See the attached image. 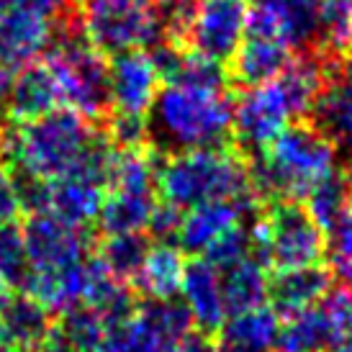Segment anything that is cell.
I'll list each match as a JSON object with an SVG mask.
<instances>
[{"instance_id":"7402d4cb","label":"cell","mask_w":352,"mask_h":352,"mask_svg":"<svg viewBox=\"0 0 352 352\" xmlns=\"http://www.w3.org/2000/svg\"><path fill=\"white\" fill-rule=\"evenodd\" d=\"M219 273H221V294H224L226 316L267 303L270 267L257 254H247L239 263L221 267Z\"/></svg>"},{"instance_id":"ac0fdd59","label":"cell","mask_w":352,"mask_h":352,"mask_svg":"<svg viewBox=\"0 0 352 352\" xmlns=\"http://www.w3.org/2000/svg\"><path fill=\"white\" fill-rule=\"evenodd\" d=\"M54 314L29 294H8L0 298V322L16 352H39L54 327Z\"/></svg>"},{"instance_id":"bcb514c9","label":"cell","mask_w":352,"mask_h":352,"mask_svg":"<svg viewBox=\"0 0 352 352\" xmlns=\"http://www.w3.org/2000/svg\"><path fill=\"white\" fill-rule=\"evenodd\" d=\"M340 347H347V350H352V334H350V337H347V340H344L342 344H340Z\"/></svg>"},{"instance_id":"5bb4252c","label":"cell","mask_w":352,"mask_h":352,"mask_svg":"<svg viewBox=\"0 0 352 352\" xmlns=\"http://www.w3.org/2000/svg\"><path fill=\"white\" fill-rule=\"evenodd\" d=\"M54 41V21L29 13V10L8 8L0 16V59L10 72L39 62Z\"/></svg>"},{"instance_id":"ee69618b","label":"cell","mask_w":352,"mask_h":352,"mask_svg":"<svg viewBox=\"0 0 352 352\" xmlns=\"http://www.w3.org/2000/svg\"><path fill=\"white\" fill-rule=\"evenodd\" d=\"M0 352H16L13 350V342H10L8 332H6V327L0 322Z\"/></svg>"},{"instance_id":"4316f807","label":"cell","mask_w":352,"mask_h":352,"mask_svg":"<svg viewBox=\"0 0 352 352\" xmlns=\"http://www.w3.org/2000/svg\"><path fill=\"white\" fill-rule=\"evenodd\" d=\"M96 247H98L96 257L106 265L108 273L118 278L121 283L131 285L152 242L144 232H131V234H103L100 239H96Z\"/></svg>"},{"instance_id":"52a82bcc","label":"cell","mask_w":352,"mask_h":352,"mask_svg":"<svg viewBox=\"0 0 352 352\" xmlns=\"http://www.w3.org/2000/svg\"><path fill=\"white\" fill-rule=\"evenodd\" d=\"M250 0H196L162 16L167 39L201 57L229 65L247 34Z\"/></svg>"},{"instance_id":"6da1fadb","label":"cell","mask_w":352,"mask_h":352,"mask_svg":"<svg viewBox=\"0 0 352 352\" xmlns=\"http://www.w3.org/2000/svg\"><path fill=\"white\" fill-rule=\"evenodd\" d=\"M340 170V149L314 121H294L250 162L257 198L303 201Z\"/></svg>"},{"instance_id":"7c38bea8","label":"cell","mask_w":352,"mask_h":352,"mask_svg":"<svg viewBox=\"0 0 352 352\" xmlns=\"http://www.w3.org/2000/svg\"><path fill=\"white\" fill-rule=\"evenodd\" d=\"M111 75V111L131 113V116H149L160 93L162 78L157 72L149 52L134 50L108 59Z\"/></svg>"},{"instance_id":"816d5d0a","label":"cell","mask_w":352,"mask_h":352,"mask_svg":"<svg viewBox=\"0 0 352 352\" xmlns=\"http://www.w3.org/2000/svg\"><path fill=\"white\" fill-rule=\"evenodd\" d=\"M350 183H352V175H350Z\"/></svg>"},{"instance_id":"484cf974","label":"cell","mask_w":352,"mask_h":352,"mask_svg":"<svg viewBox=\"0 0 352 352\" xmlns=\"http://www.w3.org/2000/svg\"><path fill=\"white\" fill-rule=\"evenodd\" d=\"M160 152L152 144L134 149H116L111 165V190H131V193H157V170Z\"/></svg>"},{"instance_id":"8d00e7d4","label":"cell","mask_w":352,"mask_h":352,"mask_svg":"<svg viewBox=\"0 0 352 352\" xmlns=\"http://www.w3.org/2000/svg\"><path fill=\"white\" fill-rule=\"evenodd\" d=\"M10 175H13V186L19 193L21 214L34 216V214H50V201H52V180L41 175H34L23 167L10 165Z\"/></svg>"},{"instance_id":"b9f144b4","label":"cell","mask_w":352,"mask_h":352,"mask_svg":"<svg viewBox=\"0 0 352 352\" xmlns=\"http://www.w3.org/2000/svg\"><path fill=\"white\" fill-rule=\"evenodd\" d=\"M157 6V10H162V13H167V10H175V8H188V6H193L196 0H152Z\"/></svg>"},{"instance_id":"1f68e13d","label":"cell","mask_w":352,"mask_h":352,"mask_svg":"<svg viewBox=\"0 0 352 352\" xmlns=\"http://www.w3.org/2000/svg\"><path fill=\"white\" fill-rule=\"evenodd\" d=\"M229 82V69L221 62H214L208 57H201L196 52L183 50L177 59L173 75L167 78L165 85H188V88L204 90H226Z\"/></svg>"},{"instance_id":"60d3db41","label":"cell","mask_w":352,"mask_h":352,"mask_svg":"<svg viewBox=\"0 0 352 352\" xmlns=\"http://www.w3.org/2000/svg\"><path fill=\"white\" fill-rule=\"evenodd\" d=\"M8 8L29 10L36 16H44L50 21H59L62 16H67L72 8V0H6Z\"/></svg>"},{"instance_id":"7dc6e473","label":"cell","mask_w":352,"mask_h":352,"mask_svg":"<svg viewBox=\"0 0 352 352\" xmlns=\"http://www.w3.org/2000/svg\"><path fill=\"white\" fill-rule=\"evenodd\" d=\"M6 294H8V288H6V285H3V280H0V298H3Z\"/></svg>"},{"instance_id":"f907efd6","label":"cell","mask_w":352,"mask_h":352,"mask_svg":"<svg viewBox=\"0 0 352 352\" xmlns=\"http://www.w3.org/2000/svg\"><path fill=\"white\" fill-rule=\"evenodd\" d=\"M8 8V6H6V0H0V16H3V10Z\"/></svg>"},{"instance_id":"cb8c5ba5","label":"cell","mask_w":352,"mask_h":352,"mask_svg":"<svg viewBox=\"0 0 352 352\" xmlns=\"http://www.w3.org/2000/svg\"><path fill=\"white\" fill-rule=\"evenodd\" d=\"M275 347L280 352L334 350L337 340H334V332L322 306L316 303V306L280 316V329H278V344Z\"/></svg>"},{"instance_id":"836d02e7","label":"cell","mask_w":352,"mask_h":352,"mask_svg":"<svg viewBox=\"0 0 352 352\" xmlns=\"http://www.w3.org/2000/svg\"><path fill=\"white\" fill-rule=\"evenodd\" d=\"M324 234H327L324 254L329 260L327 267L332 270V275L342 278L344 285H352V204L324 229Z\"/></svg>"},{"instance_id":"681fc988","label":"cell","mask_w":352,"mask_h":352,"mask_svg":"<svg viewBox=\"0 0 352 352\" xmlns=\"http://www.w3.org/2000/svg\"><path fill=\"white\" fill-rule=\"evenodd\" d=\"M329 352H352V350H347V347H334V350H329Z\"/></svg>"},{"instance_id":"7bdbcfd3","label":"cell","mask_w":352,"mask_h":352,"mask_svg":"<svg viewBox=\"0 0 352 352\" xmlns=\"http://www.w3.org/2000/svg\"><path fill=\"white\" fill-rule=\"evenodd\" d=\"M10 72L8 67H6V62L0 59V103H3V98H6V90H8V82H10Z\"/></svg>"},{"instance_id":"30bf717a","label":"cell","mask_w":352,"mask_h":352,"mask_svg":"<svg viewBox=\"0 0 352 352\" xmlns=\"http://www.w3.org/2000/svg\"><path fill=\"white\" fill-rule=\"evenodd\" d=\"M21 232L31 270H57L65 265L80 263L88 257L90 247H96L98 239L90 229H75L59 221L54 214L29 216Z\"/></svg>"},{"instance_id":"d6a6232c","label":"cell","mask_w":352,"mask_h":352,"mask_svg":"<svg viewBox=\"0 0 352 352\" xmlns=\"http://www.w3.org/2000/svg\"><path fill=\"white\" fill-rule=\"evenodd\" d=\"M319 39L327 54L352 47V0H319Z\"/></svg>"},{"instance_id":"f6af8a7d","label":"cell","mask_w":352,"mask_h":352,"mask_svg":"<svg viewBox=\"0 0 352 352\" xmlns=\"http://www.w3.org/2000/svg\"><path fill=\"white\" fill-rule=\"evenodd\" d=\"M8 155V131L3 129V124H0V160Z\"/></svg>"},{"instance_id":"8992f818","label":"cell","mask_w":352,"mask_h":352,"mask_svg":"<svg viewBox=\"0 0 352 352\" xmlns=\"http://www.w3.org/2000/svg\"><path fill=\"white\" fill-rule=\"evenodd\" d=\"M44 62L57 78L62 106L103 124V118L111 113V75L106 54L93 50L75 29L54 23V41Z\"/></svg>"},{"instance_id":"f546056e","label":"cell","mask_w":352,"mask_h":352,"mask_svg":"<svg viewBox=\"0 0 352 352\" xmlns=\"http://www.w3.org/2000/svg\"><path fill=\"white\" fill-rule=\"evenodd\" d=\"M350 204H352V183H350V175H344L342 170H337L334 175L322 180L309 196L303 198V208L324 229L332 224L334 219L342 214Z\"/></svg>"},{"instance_id":"603a6c76","label":"cell","mask_w":352,"mask_h":352,"mask_svg":"<svg viewBox=\"0 0 352 352\" xmlns=\"http://www.w3.org/2000/svg\"><path fill=\"white\" fill-rule=\"evenodd\" d=\"M316 126L352 157V69L334 72L314 108Z\"/></svg>"},{"instance_id":"9c48e42d","label":"cell","mask_w":352,"mask_h":352,"mask_svg":"<svg viewBox=\"0 0 352 352\" xmlns=\"http://www.w3.org/2000/svg\"><path fill=\"white\" fill-rule=\"evenodd\" d=\"M294 121H298L294 106L273 78L239 93L232 106V137L242 155H260Z\"/></svg>"},{"instance_id":"4dcf8cb0","label":"cell","mask_w":352,"mask_h":352,"mask_svg":"<svg viewBox=\"0 0 352 352\" xmlns=\"http://www.w3.org/2000/svg\"><path fill=\"white\" fill-rule=\"evenodd\" d=\"M29 275L31 265L21 226L16 221L13 224H0V280L8 291L21 294L26 288Z\"/></svg>"},{"instance_id":"f35d334b","label":"cell","mask_w":352,"mask_h":352,"mask_svg":"<svg viewBox=\"0 0 352 352\" xmlns=\"http://www.w3.org/2000/svg\"><path fill=\"white\" fill-rule=\"evenodd\" d=\"M180 219H183L180 208L157 198V206L155 211H152V219H149V226H147L149 236H155L157 242H173L177 236V229H180Z\"/></svg>"},{"instance_id":"5b68a950","label":"cell","mask_w":352,"mask_h":352,"mask_svg":"<svg viewBox=\"0 0 352 352\" xmlns=\"http://www.w3.org/2000/svg\"><path fill=\"white\" fill-rule=\"evenodd\" d=\"M72 19L80 36L106 57L165 39L162 13L152 0H72Z\"/></svg>"},{"instance_id":"74e56055","label":"cell","mask_w":352,"mask_h":352,"mask_svg":"<svg viewBox=\"0 0 352 352\" xmlns=\"http://www.w3.org/2000/svg\"><path fill=\"white\" fill-rule=\"evenodd\" d=\"M319 306L324 309L329 327L334 332L337 347L352 334V285H340V288H329V294L324 296Z\"/></svg>"},{"instance_id":"7a4b0ae2","label":"cell","mask_w":352,"mask_h":352,"mask_svg":"<svg viewBox=\"0 0 352 352\" xmlns=\"http://www.w3.org/2000/svg\"><path fill=\"white\" fill-rule=\"evenodd\" d=\"M157 196L186 211L208 201H236L257 193L252 188L250 160L224 144L162 157L157 170Z\"/></svg>"},{"instance_id":"9a60e30c","label":"cell","mask_w":352,"mask_h":352,"mask_svg":"<svg viewBox=\"0 0 352 352\" xmlns=\"http://www.w3.org/2000/svg\"><path fill=\"white\" fill-rule=\"evenodd\" d=\"M186 311L190 314V322L198 332L214 334L226 322L224 294H221V273L214 263L206 257L190 260L183 275L180 296H177Z\"/></svg>"},{"instance_id":"ab89813d","label":"cell","mask_w":352,"mask_h":352,"mask_svg":"<svg viewBox=\"0 0 352 352\" xmlns=\"http://www.w3.org/2000/svg\"><path fill=\"white\" fill-rule=\"evenodd\" d=\"M21 216L19 193L8 167H0V224H13Z\"/></svg>"},{"instance_id":"c3c4849f","label":"cell","mask_w":352,"mask_h":352,"mask_svg":"<svg viewBox=\"0 0 352 352\" xmlns=\"http://www.w3.org/2000/svg\"><path fill=\"white\" fill-rule=\"evenodd\" d=\"M88 352H108V347L103 344V347H96V350H88Z\"/></svg>"},{"instance_id":"44dd1931","label":"cell","mask_w":352,"mask_h":352,"mask_svg":"<svg viewBox=\"0 0 352 352\" xmlns=\"http://www.w3.org/2000/svg\"><path fill=\"white\" fill-rule=\"evenodd\" d=\"M280 314L270 303L226 316L219 329V344L245 352H273L278 344Z\"/></svg>"},{"instance_id":"d590c367","label":"cell","mask_w":352,"mask_h":352,"mask_svg":"<svg viewBox=\"0 0 352 352\" xmlns=\"http://www.w3.org/2000/svg\"><path fill=\"white\" fill-rule=\"evenodd\" d=\"M103 131L113 149H134L149 144V121L147 116H131V113H118L111 111L103 118Z\"/></svg>"},{"instance_id":"e575fe53","label":"cell","mask_w":352,"mask_h":352,"mask_svg":"<svg viewBox=\"0 0 352 352\" xmlns=\"http://www.w3.org/2000/svg\"><path fill=\"white\" fill-rule=\"evenodd\" d=\"M106 347L108 352H177V344L149 332L137 316L129 324H124L121 329L108 332Z\"/></svg>"},{"instance_id":"3957f363","label":"cell","mask_w":352,"mask_h":352,"mask_svg":"<svg viewBox=\"0 0 352 352\" xmlns=\"http://www.w3.org/2000/svg\"><path fill=\"white\" fill-rule=\"evenodd\" d=\"M232 100L226 90L165 85L149 111V144L157 152L224 147L232 137Z\"/></svg>"},{"instance_id":"4fadbf2b","label":"cell","mask_w":352,"mask_h":352,"mask_svg":"<svg viewBox=\"0 0 352 352\" xmlns=\"http://www.w3.org/2000/svg\"><path fill=\"white\" fill-rule=\"evenodd\" d=\"M3 103H6L10 124H29L34 118L57 111L62 106V93H59L57 78L50 65L39 59V62H31L26 67L16 69Z\"/></svg>"},{"instance_id":"e0dca14e","label":"cell","mask_w":352,"mask_h":352,"mask_svg":"<svg viewBox=\"0 0 352 352\" xmlns=\"http://www.w3.org/2000/svg\"><path fill=\"white\" fill-rule=\"evenodd\" d=\"M108 186L93 180L80 173L52 180V201L50 214H54L59 221L75 226V229H90L100 214V206L106 201Z\"/></svg>"},{"instance_id":"277c9868","label":"cell","mask_w":352,"mask_h":352,"mask_svg":"<svg viewBox=\"0 0 352 352\" xmlns=\"http://www.w3.org/2000/svg\"><path fill=\"white\" fill-rule=\"evenodd\" d=\"M100 131V124L62 106L29 124H13L8 131L10 165L23 167L47 180L67 175Z\"/></svg>"},{"instance_id":"8fae6325","label":"cell","mask_w":352,"mask_h":352,"mask_svg":"<svg viewBox=\"0 0 352 352\" xmlns=\"http://www.w3.org/2000/svg\"><path fill=\"white\" fill-rule=\"evenodd\" d=\"M254 198H236V201H208L183 211L180 229H177V247L186 254L204 257L211 247L229 234L232 229L254 219Z\"/></svg>"},{"instance_id":"d4e9b609","label":"cell","mask_w":352,"mask_h":352,"mask_svg":"<svg viewBox=\"0 0 352 352\" xmlns=\"http://www.w3.org/2000/svg\"><path fill=\"white\" fill-rule=\"evenodd\" d=\"M155 206H157V193L111 190V193H106V201L100 206L96 226H98L100 236L147 232Z\"/></svg>"},{"instance_id":"83f0119b","label":"cell","mask_w":352,"mask_h":352,"mask_svg":"<svg viewBox=\"0 0 352 352\" xmlns=\"http://www.w3.org/2000/svg\"><path fill=\"white\" fill-rule=\"evenodd\" d=\"M134 316L147 327L149 332H155L157 337H162V340H167V342L173 344H180V340L188 332L196 329L193 322H190V314L186 311L183 301H177V298H170V301L144 298L137 306Z\"/></svg>"},{"instance_id":"f1b7e54d","label":"cell","mask_w":352,"mask_h":352,"mask_svg":"<svg viewBox=\"0 0 352 352\" xmlns=\"http://www.w3.org/2000/svg\"><path fill=\"white\" fill-rule=\"evenodd\" d=\"M54 324H57V329L75 352H88L96 350V347H103L108 340L106 324L98 316V311L88 303H78L67 311H62L54 319Z\"/></svg>"},{"instance_id":"d6986e66","label":"cell","mask_w":352,"mask_h":352,"mask_svg":"<svg viewBox=\"0 0 352 352\" xmlns=\"http://www.w3.org/2000/svg\"><path fill=\"white\" fill-rule=\"evenodd\" d=\"M188 267V257L173 242H157L149 247L144 263L131 280V288L137 296L152 298V301H170L180 296L183 275Z\"/></svg>"},{"instance_id":"2e32d148","label":"cell","mask_w":352,"mask_h":352,"mask_svg":"<svg viewBox=\"0 0 352 352\" xmlns=\"http://www.w3.org/2000/svg\"><path fill=\"white\" fill-rule=\"evenodd\" d=\"M334 275L327 265H303V267H288V270H275L270 278V294L267 301L275 311L285 314L301 311L309 306H316L332 288Z\"/></svg>"},{"instance_id":"f5cc1de1","label":"cell","mask_w":352,"mask_h":352,"mask_svg":"<svg viewBox=\"0 0 352 352\" xmlns=\"http://www.w3.org/2000/svg\"><path fill=\"white\" fill-rule=\"evenodd\" d=\"M350 52H352V47H350Z\"/></svg>"},{"instance_id":"ffe728a7","label":"cell","mask_w":352,"mask_h":352,"mask_svg":"<svg viewBox=\"0 0 352 352\" xmlns=\"http://www.w3.org/2000/svg\"><path fill=\"white\" fill-rule=\"evenodd\" d=\"M294 57V47H288L283 41L263 39V36H245L234 52V57L229 59L232 72L229 78L239 82L242 88L263 85L267 80L278 78L283 67Z\"/></svg>"},{"instance_id":"ba28073f","label":"cell","mask_w":352,"mask_h":352,"mask_svg":"<svg viewBox=\"0 0 352 352\" xmlns=\"http://www.w3.org/2000/svg\"><path fill=\"white\" fill-rule=\"evenodd\" d=\"M254 254L273 270L322 263L327 234L298 201H273L252 219Z\"/></svg>"}]
</instances>
